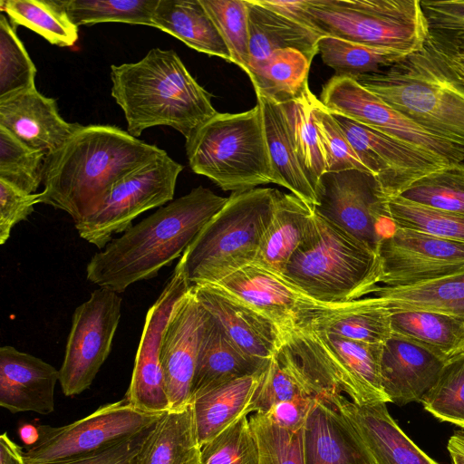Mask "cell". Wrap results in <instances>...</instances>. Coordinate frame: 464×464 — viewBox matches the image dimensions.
I'll list each match as a JSON object with an SVG mask.
<instances>
[{
  "instance_id": "6da1fadb",
  "label": "cell",
  "mask_w": 464,
  "mask_h": 464,
  "mask_svg": "<svg viewBox=\"0 0 464 464\" xmlns=\"http://www.w3.org/2000/svg\"><path fill=\"white\" fill-rule=\"evenodd\" d=\"M164 153L116 126L81 125L46 156L39 203L65 211L76 223L119 179Z\"/></svg>"
},
{
  "instance_id": "7a4b0ae2",
  "label": "cell",
  "mask_w": 464,
  "mask_h": 464,
  "mask_svg": "<svg viewBox=\"0 0 464 464\" xmlns=\"http://www.w3.org/2000/svg\"><path fill=\"white\" fill-rule=\"evenodd\" d=\"M227 199L202 186L173 199L94 254L86 267L87 279L121 294L136 282L155 277L181 257Z\"/></svg>"
},
{
  "instance_id": "3957f363",
  "label": "cell",
  "mask_w": 464,
  "mask_h": 464,
  "mask_svg": "<svg viewBox=\"0 0 464 464\" xmlns=\"http://www.w3.org/2000/svg\"><path fill=\"white\" fill-rule=\"evenodd\" d=\"M111 96L121 108L127 131L169 126L187 140L218 111L211 95L173 50L150 49L136 63L111 66Z\"/></svg>"
},
{
  "instance_id": "277c9868",
  "label": "cell",
  "mask_w": 464,
  "mask_h": 464,
  "mask_svg": "<svg viewBox=\"0 0 464 464\" xmlns=\"http://www.w3.org/2000/svg\"><path fill=\"white\" fill-rule=\"evenodd\" d=\"M353 79L431 134L464 150V83L426 42L392 65Z\"/></svg>"
},
{
  "instance_id": "5b68a950",
  "label": "cell",
  "mask_w": 464,
  "mask_h": 464,
  "mask_svg": "<svg viewBox=\"0 0 464 464\" xmlns=\"http://www.w3.org/2000/svg\"><path fill=\"white\" fill-rule=\"evenodd\" d=\"M381 273L377 252L314 211L280 275L320 303L342 304L373 294Z\"/></svg>"
},
{
  "instance_id": "8992f818",
  "label": "cell",
  "mask_w": 464,
  "mask_h": 464,
  "mask_svg": "<svg viewBox=\"0 0 464 464\" xmlns=\"http://www.w3.org/2000/svg\"><path fill=\"white\" fill-rule=\"evenodd\" d=\"M276 188L232 192L178 262L188 283L216 284L255 262L273 218Z\"/></svg>"
},
{
  "instance_id": "52a82bcc",
  "label": "cell",
  "mask_w": 464,
  "mask_h": 464,
  "mask_svg": "<svg viewBox=\"0 0 464 464\" xmlns=\"http://www.w3.org/2000/svg\"><path fill=\"white\" fill-rule=\"evenodd\" d=\"M190 169L223 190L245 191L275 183L262 111L217 113L186 140Z\"/></svg>"
},
{
  "instance_id": "ba28073f",
  "label": "cell",
  "mask_w": 464,
  "mask_h": 464,
  "mask_svg": "<svg viewBox=\"0 0 464 464\" xmlns=\"http://www.w3.org/2000/svg\"><path fill=\"white\" fill-rule=\"evenodd\" d=\"M305 19L323 35L406 54L429 34L420 0H307Z\"/></svg>"
},
{
  "instance_id": "9c48e42d",
  "label": "cell",
  "mask_w": 464,
  "mask_h": 464,
  "mask_svg": "<svg viewBox=\"0 0 464 464\" xmlns=\"http://www.w3.org/2000/svg\"><path fill=\"white\" fill-rule=\"evenodd\" d=\"M183 166L168 153L119 179L92 213L75 223L79 236L103 249L112 235L125 232L143 212L173 200Z\"/></svg>"
},
{
  "instance_id": "30bf717a",
  "label": "cell",
  "mask_w": 464,
  "mask_h": 464,
  "mask_svg": "<svg viewBox=\"0 0 464 464\" xmlns=\"http://www.w3.org/2000/svg\"><path fill=\"white\" fill-rule=\"evenodd\" d=\"M162 414L137 410L124 398L65 426L40 425L39 440L24 451V462H57L102 450L145 432Z\"/></svg>"
},
{
  "instance_id": "8fae6325",
  "label": "cell",
  "mask_w": 464,
  "mask_h": 464,
  "mask_svg": "<svg viewBox=\"0 0 464 464\" xmlns=\"http://www.w3.org/2000/svg\"><path fill=\"white\" fill-rule=\"evenodd\" d=\"M314 211L378 253L383 237L395 226L388 198L373 176L359 169L324 172L316 188Z\"/></svg>"
},
{
  "instance_id": "7c38bea8",
  "label": "cell",
  "mask_w": 464,
  "mask_h": 464,
  "mask_svg": "<svg viewBox=\"0 0 464 464\" xmlns=\"http://www.w3.org/2000/svg\"><path fill=\"white\" fill-rule=\"evenodd\" d=\"M122 299L99 287L72 314L59 382L65 396L88 389L109 356L118 328Z\"/></svg>"
},
{
  "instance_id": "4fadbf2b",
  "label": "cell",
  "mask_w": 464,
  "mask_h": 464,
  "mask_svg": "<svg viewBox=\"0 0 464 464\" xmlns=\"http://www.w3.org/2000/svg\"><path fill=\"white\" fill-rule=\"evenodd\" d=\"M319 100L332 113L422 148L449 165L464 161L463 150L419 126L351 77L334 75Z\"/></svg>"
},
{
  "instance_id": "5bb4252c",
  "label": "cell",
  "mask_w": 464,
  "mask_h": 464,
  "mask_svg": "<svg viewBox=\"0 0 464 464\" xmlns=\"http://www.w3.org/2000/svg\"><path fill=\"white\" fill-rule=\"evenodd\" d=\"M380 284L405 287L464 273V243L398 228L378 247Z\"/></svg>"
},
{
  "instance_id": "9a60e30c",
  "label": "cell",
  "mask_w": 464,
  "mask_h": 464,
  "mask_svg": "<svg viewBox=\"0 0 464 464\" xmlns=\"http://www.w3.org/2000/svg\"><path fill=\"white\" fill-rule=\"evenodd\" d=\"M334 114V113H333ZM355 153L388 198L449 164L433 153L334 114Z\"/></svg>"
},
{
  "instance_id": "2e32d148",
  "label": "cell",
  "mask_w": 464,
  "mask_h": 464,
  "mask_svg": "<svg viewBox=\"0 0 464 464\" xmlns=\"http://www.w3.org/2000/svg\"><path fill=\"white\" fill-rule=\"evenodd\" d=\"M190 287L182 270L176 265L160 296L147 312L130 382L124 397L137 410L156 414L170 410L160 363L161 341L176 304Z\"/></svg>"
},
{
  "instance_id": "e0dca14e",
  "label": "cell",
  "mask_w": 464,
  "mask_h": 464,
  "mask_svg": "<svg viewBox=\"0 0 464 464\" xmlns=\"http://www.w3.org/2000/svg\"><path fill=\"white\" fill-rule=\"evenodd\" d=\"M326 398L371 464H439L401 430L385 402L361 405L338 392Z\"/></svg>"
},
{
  "instance_id": "ac0fdd59",
  "label": "cell",
  "mask_w": 464,
  "mask_h": 464,
  "mask_svg": "<svg viewBox=\"0 0 464 464\" xmlns=\"http://www.w3.org/2000/svg\"><path fill=\"white\" fill-rule=\"evenodd\" d=\"M202 305L246 355L266 364L284 340V332L268 317L215 284L191 285Z\"/></svg>"
},
{
  "instance_id": "d6986e66",
  "label": "cell",
  "mask_w": 464,
  "mask_h": 464,
  "mask_svg": "<svg viewBox=\"0 0 464 464\" xmlns=\"http://www.w3.org/2000/svg\"><path fill=\"white\" fill-rule=\"evenodd\" d=\"M215 285L268 317L283 332L295 328L304 316L314 311L341 305L320 303L280 274L256 264L242 267Z\"/></svg>"
},
{
  "instance_id": "ffe728a7",
  "label": "cell",
  "mask_w": 464,
  "mask_h": 464,
  "mask_svg": "<svg viewBox=\"0 0 464 464\" xmlns=\"http://www.w3.org/2000/svg\"><path fill=\"white\" fill-rule=\"evenodd\" d=\"M204 309L191 287L178 302L165 328L160 363L170 410L191 402Z\"/></svg>"
},
{
  "instance_id": "44dd1931",
  "label": "cell",
  "mask_w": 464,
  "mask_h": 464,
  "mask_svg": "<svg viewBox=\"0 0 464 464\" xmlns=\"http://www.w3.org/2000/svg\"><path fill=\"white\" fill-rule=\"evenodd\" d=\"M295 327L308 333L351 401L361 405L389 402L382 386V343L350 340L308 326Z\"/></svg>"
},
{
  "instance_id": "7402d4cb",
  "label": "cell",
  "mask_w": 464,
  "mask_h": 464,
  "mask_svg": "<svg viewBox=\"0 0 464 464\" xmlns=\"http://www.w3.org/2000/svg\"><path fill=\"white\" fill-rule=\"evenodd\" d=\"M81 126L66 121L56 100L34 88L0 97V127L28 148L46 156L57 150Z\"/></svg>"
},
{
  "instance_id": "603a6c76",
  "label": "cell",
  "mask_w": 464,
  "mask_h": 464,
  "mask_svg": "<svg viewBox=\"0 0 464 464\" xmlns=\"http://www.w3.org/2000/svg\"><path fill=\"white\" fill-rule=\"evenodd\" d=\"M59 370L13 346L0 348V406L12 413L54 411V388Z\"/></svg>"
},
{
  "instance_id": "cb8c5ba5",
  "label": "cell",
  "mask_w": 464,
  "mask_h": 464,
  "mask_svg": "<svg viewBox=\"0 0 464 464\" xmlns=\"http://www.w3.org/2000/svg\"><path fill=\"white\" fill-rule=\"evenodd\" d=\"M445 363L426 348L392 334L382 344L381 357L382 386L389 402H420Z\"/></svg>"
},
{
  "instance_id": "d4e9b609",
  "label": "cell",
  "mask_w": 464,
  "mask_h": 464,
  "mask_svg": "<svg viewBox=\"0 0 464 464\" xmlns=\"http://www.w3.org/2000/svg\"><path fill=\"white\" fill-rule=\"evenodd\" d=\"M264 365L242 353L227 337L220 324L204 309L191 401L216 386L253 375Z\"/></svg>"
},
{
  "instance_id": "484cf974",
  "label": "cell",
  "mask_w": 464,
  "mask_h": 464,
  "mask_svg": "<svg viewBox=\"0 0 464 464\" xmlns=\"http://www.w3.org/2000/svg\"><path fill=\"white\" fill-rule=\"evenodd\" d=\"M249 24V72L274 52L295 49L311 61L318 53V42L324 36L314 28L287 18L260 5L246 0Z\"/></svg>"
},
{
  "instance_id": "4316f807",
  "label": "cell",
  "mask_w": 464,
  "mask_h": 464,
  "mask_svg": "<svg viewBox=\"0 0 464 464\" xmlns=\"http://www.w3.org/2000/svg\"><path fill=\"white\" fill-rule=\"evenodd\" d=\"M134 464H201L194 407L164 412L147 430Z\"/></svg>"
},
{
  "instance_id": "83f0119b",
  "label": "cell",
  "mask_w": 464,
  "mask_h": 464,
  "mask_svg": "<svg viewBox=\"0 0 464 464\" xmlns=\"http://www.w3.org/2000/svg\"><path fill=\"white\" fill-rule=\"evenodd\" d=\"M326 395L318 399L305 421L304 463L371 464Z\"/></svg>"
},
{
  "instance_id": "f1b7e54d",
  "label": "cell",
  "mask_w": 464,
  "mask_h": 464,
  "mask_svg": "<svg viewBox=\"0 0 464 464\" xmlns=\"http://www.w3.org/2000/svg\"><path fill=\"white\" fill-rule=\"evenodd\" d=\"M295 326L321 329L369 343L383 344L392 334L391 312L377 304L373 296L314 311L304 316Z\"/></svg>"
},
{
  "instance_id": "f546056e",
  "label": "cell",
  "mask_w": 464,
  "mask_h": 464,
  "mask_svg": "<svg viewBox=\"0 0 464 464\" xmlns=\"http://www.w3.org/2000/svg\"><path fill=\"white\" fill-rule=\"evenodd\" d=\"M313 214L311 205L276 189L273 218L253 264L281 274L304 239Z\"/></svg>"
},
{
  "instance_id": "4dcf8cb0",
  "label": "cell",
  "mask_w": 464,
  "mask_h": 464,
  "mask_svg": "<svg viewBox=\"0 0 464 464\" xmlns=\"http://www.w3.org/2000/svg\"><path fill=\"white\" fill-rule=\"evenodd\" d=\"M256 100L262 111L275 184L287 188L314 208L315 190L296 154L282 106L261 96H256Z\"/></svg>"
},
{
  "instance_id": "1f68e13d",
  "label": "cell",
  "mask_w": 464,
  "mask_h": 464,
  "mask_svg": "<svg viewBox=\"0 0 464 464\" xmlns=\"http://www.w3.org/2000/svg\"><path fill=\"white\" fill-rule=\"evenodd\" d=\"M153 27L203 53L231 63L228 50L200 0H159Z\"/></svg>"
},
{
  "instance_id": "d6a6232c",
  "label": "cell",
  "mask_w": 464,
  "mask_h": 464,
  "mask_svg": "<svg viewBox=\"0 0 464 464\" xmlns=\"http://www.w3.org/2000/svg\"><path fill=\"white\" fill-rule=\"evenodd\" d=\"M259 372L216 386L191 401L201 447L239 417L248 415Z\"/></svg>"
},
{
  "instance_id": "836d02e7",
  "label": "cell",
  "mask_w": 464,
  "mask_h": 464,
  "mask_svg": "<svg viewBox=\"0 0 464 464\" xmlns=\"http://www.w3.org/2000/svg\"><path fill=\"white\" fill-rule=\"evenodd\" d=\"M392 334L406 338L446 362L464 353V321L428 310H390Z\"/></svg>"
},
{
  "instance_id": "e575fe53",
  "label": "cell",
  "mask_w": 464,
  "mask_h": 464,
  "mask_svg": "<svg viewBox=\"0 0 464 464\" xmlns=\"http://www.w3.org/2000/svg\"><path fill=\"white\" fill-rule=\"evenodd\" d=\"M373 298L389 310L440 312L464 321V273L411 286L378 285Z\"/></svg>"
},
{
  "instance_id": "d590c367",
  "label": "cell",
  "mask_w": 464,
  "mask_h": 464,
  "mask_svg": "<svg viewBox=\"0 0 464 464\" xmlns=\"http://www.w3.org/2000/svg\"><path fill=\"white\" fill-rule=\"evenodd\" d=\"M311 63L298 50H278L252 70L248 77L256 96L283 104L298 97L308 85Z\"/></svg>"
},
{
  "instance_id": "8d00e7d4",
  "label": "cell",
  "mask_w": 464,
  "mask_h": 464,
  "mask_svg": "<svg viewBox=\"0 0 464 464\" xmlns=\"http://www.w3.org/2000/svg\"><path fill=\"white\" fill-rule=\"evenodd\" d=\"M0 6L15 30L27 27L60 47L72 46L78 40V26L57 0H0Z\"/></svg>"
},
{
  "instance_id": "74e56055",
  "label": "cell",
  "mask_w": 464,
  "mask_h": 464,
  "mask_svg": "<svg viewBox=\"0 0 464 464\" xmlns=\"http://www.w3.org/2000/svg\"><path fill=\"white\" fill-rule=\"evenodd\" d=\"M318 53L322 61L334 70L335 75L351 78L378 72L408 55L327 35L319 40Z\"/></svg>"
},
{
  "instance_id": "f35d334b",
  "label": "cell",
  "mask_w": 464,
  "mask_h": 464,
  "mask_svg": "<svg viewBox=\"0 0 464 464\" xmlns=\"http://www.w3.org/2000/svg\"><path fill=\"white\" fill-rule=\"evenodd\" d=\"M315 98L308 84L298 97L280 104L287 121L296 154L314 190L325 171L313 116Z\"/></svg>"
},
{
  "instance_id": "ab89813d",
  "label": "cell",
  "mask_w": 464,
  "mask_h": 464,
  "mask_svg": "<svg viewBox=\"0 0 464 464\" xmlns=\"http://www.w3.org/2000/svg\"><path fill=\"white\" fill-rule=\"evenodd\" d=\"M77 25L122 23L153 27L159 0H57Z\"/></svg>"
},
{
  "instance_id": "60d3db41",
  "label": "cell",
  "mask_w": 464,
  "mask_h": 464,
  "mask_svg": "<svg viewBox=\"0 0 464 464\" xmlns=\"http://www.w3.org/2000/svg\"><path fill=\"white\" fill-rule=\"evenodd\" d=\"M388 212L395 227L464 243L463 214L430 208L401 197L388 200Z\"/></svg>"
},
{
  "instance_id": "b9f144b4",
  "label": "cell",
  "mask_w": 464,
  "mask_h": 464,
  "mask_svg": "<svg viewBox=\"0 0 464 464\" xmlns=\"http://www.w3.org/2000/svg\"><path fill=\"white\" fill-rule=\"evenodd\" d=\"M399 197L464 215V163L448 165L420 179Z\"/></svg>"
},
{
  "instance_id": "7bdbcfd3",
  "label": "cell",
  "mask_w": 464,
  "mask_h": 464,
  "mask_svg": "<svg viewBox=\"0 0 464 464\" xmlns=\"http://www.w3.org/2000/svg\"><path fill=\"white\" fill-rule=\"evenodd\" d=\"M220 36L231 63L246 73L249 64V24L246 0H200Z\"/></svg>"
},
{
  "instance_id": "ee69618b",
  "label": "cell",
  "mask_w": 464,
  "mask_h": 464,
  "mask_svg": "<svg viewBox=\"0 0 464 464\" xmlns=\"http://www.w3.org/2000/svg\"><path fill=\"white\" fill-rule=\"evenodd\" d=\"M45 158L0 127V179L24 192L36 193L44 179Z\"/></svg>"
},
{
  "instance_id": "f6af8a7d",
  "label": "cell",
  "mask_w": 464,
  "mask_h": 464,
  "mask_svg": "<svg viewBox=\"0 0 464 464\" xmlns=\"http://www.w3.org/2000/svg\"><path fill=\"white\" fill-rule=\"evenodd\" d=\"M420 402L440 420L464 428V353L445 363Z\"/></svg>"
},
{
  "instance_id": "bcb514c9",
  "label": "cell",
  "mask_w": 464,
  "mask_h": 464,
  "mask_svg": "<svg viewBox=\"0 0 464 464\" xmlns=\"http://www.w3.org/2000/svg\"><path fill=\"white\" fill-rule=\"evenodd\" d=\"M248 419L258 450V464H304V426L287 430L257 412Z\"/></svg>"
},
{
  "instance_id": "7dc6e473",
  "label": "cell",
  "mask_w": 464,
  "mask_h": 464,
  "mask_svg": "<svg viewBox=\"0 0 464 464\" xmlns=\"http://www.w3.org/2000/svg\"><path fill=\"white\" fill-rule=\"evenodd\" d=\"M37 69L16 30L0 14V97L35 87Z\"/></svg>"
},
{
  "instance_id": "c3c4849f",
  "label": "cell",
  "mask_w": 464,
  "mask_h": 464,
  "mask_svg": "<svg viewBox=\"0 0 464 464\" xmlns=\"http://www.w3.org/2000/svg\"><path fill=\"white\" fill-rule=\"evenodd\" d=\"M313 116L324 162V172L347 169L369 172L355 153L334 115L317 97L314 102Z\"/></svg>"
},
{
  "instance_id": "681fc988",
  "label": "cell",
  "mask_w": 464,
  "mask_h": 464,
  "mask_svg": "<svg viewBox=\"0 0 464 464\" xmlns=\"http://www.w3.org/2000/svg\"><path fill=\"white\" fill-rule=\"evenodd\" d=\"M201 464H258V450L247 415H242L201 447Z\"/></svg>"
},
{
  "instance_id": "f907efd6",
  "label": "cell",
  "mask_w": 464,
  "mask_h": 464,
  "mask_svg": "<svg viewBox=\"0 0 464 464\" xmlns=\"http://www.w3.org/2000/svg\"><path fill=\"white\" fill-rule=\"evenodd\" d=\"M39 193H27L0 179V244L10 237L13 227L26 220L39 203Z\"/></svg>"
},
{
  "instance_id": "816d5d0a",
  "label": "cell",
  "mask_w": 464,
  "mask_h": 464,
  "mask_svg": "<svg viewBox=\"0 0 464 464\" xmlns=\"http://www.w3.org/2000/svg\"><path fill=\"white\" fill-rule=\"evenodd\" d=\"M429 30L464 32V0H420Z\"/></svg>"
},
{
  "instance_id": "f5cc1de1",
  "label": "cell",
  "mask_w": 464,
  "mask_h": 464,
  "mask_svg": "<svg viewBox=\"0 0 464 464\" xmlns=\"http://www.w3.org/2000/svg\"><path fill=\"white\" fill-rule=\"evenodd\" d=\"M147 430L89 455L44 464H134Z\"/></svg>"
},
{
  "instance_id": "db71d44e",
  "label": "cell",
  "mask_w": 464,
  "mask_h": 464,
  "mask_svg": "<svg viewBox=\"0 0 464 464\" xmlns=\"http://www.w3.org/2000/svg\"><path fill=\"white\" fill-rule=\"evenodd\" d=\"M320 397H296L274 405L263 414L278 427L287 430H297L304 426L310 412Z\"/></svg>"
},
{
  "instance_id": "11a10c76",
  "label": "cell",
  "mask_w": 464,
  "mask_h": 464,
  "mask_svg": "<svg viewBox=\"0 0 464 464\" xmlns=\"http://www.w3.org/2000/svg\"><path fill=\"white\" fill-rule=\"evenodd\" d=\"M427 41L439 52L464 63V32L429 30Z\"/></svg>"
},
{
  "instance_id": "9f6ffc18",
  "label": "cell",
  "mask_w": 464,
  "mask_h": 464,
  "mask_svg": "<svg viewBox=\"0 0 464 464\" xmlns=\"http://www.w3.org/2000/svg\"><path fill=\"white\" fill-rule=\"evenodd\" d=\"M260 5L287 18L307 25L305 9L307 0H256Z\"/></svg>"
},
{
  "instance_id": "6f0895ef",
  "label": "cell",
  "mask_w": 464,
  "mask_h": 464,
  "mask_svg": "<svg viewBox=\"0 0 464 464\" xmlns=\"http://www.w3.org/2000/svg\"><path fill=\"white\" fill-rule=\"evenodd\" d=\"M0 464H25L23 449L6 432L0 436Z\"/></svg>"
},
{
  "instance_id": "680465c9",
  "label": "cell",
  "mask_w": 464,
  "mask_h": 464,
  "mask_svg": "<svg viewBox=\"0 0 464 464\" xmlns=\"http://www.w3.org/2000/svg\"><path fill=\"white\" fill-rule=\"evenodd\" d=\"M452 464H464V430L454 431L448 441Z\"/></svg>"
},
{
  "instance_id": "91938a15",
  "label": "cell",
  "mask_w": 464,
  "mask_h": 464,
  "mask_svg": "<svg viewBox=\"0 0 464 464\" xmlns=\"http://www.w3.org/2000/svg\"><path fill=\"white\" fill-rule=\"evenodd\" d=\"M427 44L435 52L437 56L448 69V71L459 82L464 83V63L450 57L436 50L427 40Z\"/></svg>"
},
{
  "instance_id": "94428289",
  "label": "cell",
  "mask_w": 464,
  "mask_h": 464,
  "mask_svg": "<svg viewBox=\"0 0 464 464\" xmlns=\"http://www.w3.org/2000/svg\"><path fill=\"white\" fill-rule=\"evenodd\" d=\"M18 434L21 440L25 444L33 446L39 440L38 427L32 424H23L18 430Z\"/></svg>"
}]
</instances>
